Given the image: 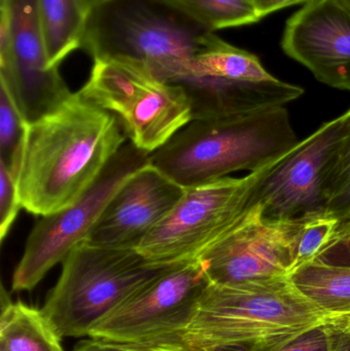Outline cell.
Here are the masks:
<instances>
[{"instance_id":"14","label":"cell","mask_w":350,"mask_h":351,"mask_svg":"<svg viewBox=\"0 0 350 351\" xmlns=\"http://www.w3.org/2000/svg\"><path fill=\"white\" fill-rule=\"evenodd\" d=\"M185 190L150 162L119 187L84 241L113 249H137L170 214Z\"/></svg>"},{"instance_id":"18","label":"cell","mask_w":350,"mask_h":351,"mask_svg":"<svg viewBox=\"0 0 350 351\" xmlns=\"http://www.w3.org/2000/svg\"><path fill=\"white\" fill-rule=\"evenodd\" d=\"M291 278L327 313L350 319V266L310 262L294 271Z\"/></svg>"},{"instance_id":"19","label":"cell","mask_w":350,"mask_h":351,"mask_svg":"<svg viewBox=\"0 0 350 351\" xmlns=\"http://www.w3.org/2000/svg\"><path fill=\"white\" fill-rule=\"evenodd\" d=\"M211 30L246 26L261 20L252 0H171Z\"/></svg>"},{"instance_id":"20","label":"cell","mask_w":350,"mask_h":351,"mask_svg":"<svg viewBox=\"0 0 350 351\" xmlns=\"http://www.w3.org/2000/svg\"><path fill=\"white\" fill-rule=\"evenodd\" d=\"M26 129V121L8 90L0 84V162L16 177V180Z\"/></svg>"},{"instance_id":"28","label":"cell","mask_w":350,"mask_h":351,"mask_svg":"<svg viewBox=\"0 0 350 351\" xmlns=\"http://www.w3.org/2000/svg\"><path fill=\"white\" fill-rule=\"evenodd\" d=\"M328 330L331 351H350V338L345 325L330 326Z\"/></svg>"},{"instance_id":"29","label":"cell","mask_w":350,"mask_h":351,"mask_svg":"<svg viewBox=\"0 0 350 351\" xmlns=\"http://www.w3.org/2000/svg\"><path fill=\"white\" fill-rule=\"evenodd\" d=\"M106 1H108V0H82V4H84L88 14H90L97 6L101 5V4Z\"/></svg>"},{"instance_id":"24","label":"cell","mask_w":350,"mask_h":351,"mask_svg":"<svg viewBox=\"0 0 350 351\" xmlns=\"http://www.w3.org/2000/svg\"><path fill=\"white\" fill-rule=\"evenodd\" d=\"M22 208L16 189V177L0 164V241L3 243Z\"/></svg>"},{"instance_id":"1","label":"cell","mask_w":350,"mask_h":351,"mask_svg":"<svg viewBox=\"0 0 350 351\" xmlns=\"http://www.w3.org/2000/svg\"><path fill=\"white\" fill-rule=\"evenodd\" d=\"M116 115L79 93L27 123L16 189L22 208L36 216L73 204L127 141Z\"/></svg>"},{"instance_id":"33","label":"cell","mask_w":350,"mask_h":351,"mask_svg":"<svg viewBox=\"0 0 350 351\" xmlns=\"http://www.w3.org/2000/svg\"><path fill=\"white\" fill-rule=\"evenodd\" d=\"M329 340H330V339H329ZM330 351H331V350H330Z\"/></svg>"},{"instance_id":"4","label":"cell","mask_w":350,"mask_h":351,"mask_svg":"<svg viewBox=\"0 0 350 351\" xmlns=\"http://www.w3.org/2000/svg\"><path fill=\"white\" fill-rule=\"evenodd\" d=\"M285 107L193 119L150 154L152 166L184 188L258 172L298 143Z\"/></svg>"},{"instance_id":"11","label":"cell","mask_w":350,"mask_h":351,"mask_svg":"<svg viewBox=\"0 0 350 351\" xmlns=\"http://www.w3.org/2000/svg\"><path fill=\"white\" fill-rule=\"evenodd\" d=\"M349 110L324 123L267 167L249 199L265 220H305L327 214L326 180Z\"/></svg>"},{"instance_id":"21","label":"cell","mask_w":350,"mask_h":351,"mask_svg":"<svg viewBox=\"0 0 350 351\" xmlns=\"http://www.w3.org/2000/svg\"><path fill=\"white\" fill-rule=\"evenodd\" d=\"M326 194L327 215L341 219L350 214V115L329 168Z\"/></svg>"},{"instance_id":"25","label":"cell","mask_w":350,"mask_h":351,"mask_svg":"<svg viewBox=\"0 0 350 351\" xmlns=\"http://www.w3.org/2000/svg\"><path fill=\"white\" fill-rule=\"evenodd\" d=\"M314 261L330 265L350 266V214L339 219L330 243Z\"/></svg>"},{"instance_id":"9","label":"cell","mask_w":350,"mask_h":351,"mask_svg":"<svg viewBox=\"0 0 350 351\" xmlns=\"http://www.w3.org/2000/svg\"><path fill=\"white\" fill-rule=\"evenodd\" d=\"M150 162L149 154L131 142L125 143L73 204L41 217L27 239L24 254L12 276V290H33L51 268L62 263L86 239L119 187Z\"/></svg>"},{"instance_id":"23","label":"cell","mask_w":350,"mask_h":351,"mask_svg":"<svg viewBox=\"0 0 350 351\" xmlns=\"http://www.w3.org/2000/svg\"><path fill=\"white\" fill-rule=\"evenodd\" d=\"M338 221L339 219L327 214L303 220L296 245L294 271L318 258L330 243Z\"/></svg>"},{"instance_id":"30","label":"cell","mask_w":350,"mask_h":351,"mask_svg":"<svg viewBox=\"0 0 350 351\" xmlns=\"http://www.w3.org/2000/svg\"><path fill=\"white\" fill-rule=\"evenodd\" d=\"M345 330H347V334H349L350 338V322L347 325H345Z\"/></svg>"},{"instance_id":"13","label":"cell","mask_w":350,"mask_h":351,"mask_svg":"<svg viewBox=\"0 0 350 351\" xmlns=\"http://www.w3.org/2000/svg\"><path fill=\"white\" fill-rule=\"evenodd\" d=\"M303 220L271 221L253 206L199 258L210 284L234 285L291 276Z\"/></svg>"},{"instance_id":"31","label":"cell","mask_w":350,"mask_h":351,"mask_svg":"<svg viewBox=\"0 0 350 351\" xmlns=\"http://www.w3.org/2000/svg\"><path fill=\"white\" fill-rule=\"evenodd\" d=\"M341 1H342L343 3H345L350 10V0H341Z\"/></svg>"},{"instance_id":"32","label":"cell","mask_w":350,"mask_h":351,"mask_svg":"<svg viewBox=\"0 0 350 351\" xmlns=\"http://www.w3.org/2000/svg\"><path fill=\"white\" fill-rule=\"evenodd\" d=\"M0 351H8V350H6V348H4V346H2V344H0Z\"/></svg>"},{"instance_id":"3","label":"cell","mask_w":350,"mask_h":351,"mask_svg":"<svg viewBox=\"0 0 350 351\" xmlns=\"http://www.w3.org/2000/svg\"><path fill=\"white\" fill-rule=\"evenodd\" d=\"M223 39L171 0H108L88 14L82 47L92 59H127L176 84L195 58Z\"/></svg>"},{"instance_id":"5","label":"cell","mask_w":350,"mask_h":351,"mask_svg":"<svg viewBox=\"0 0 350 351\" xmlns=\"http://www.w3.org/2000/svg\"><path fill=\"white\" fill-rule=\"evenodd\" d=\"M62 264L59 280L41 308L61 339L88 337L96 324L168 267L152 265L136 249L86 241L78 243Z\"/></svg>"},{"instance_id":"7","label":"cell","mask_w":350,"mask_h":351,"mask_svg":"<svg viewBox=\"0 0 350 351\" xmlns=\"http://www.w3.org/2000/svg\"><path fill=\"white\" fill-rule=\"evenodd\" d=\"M266 168L186 188L170 214L136 250L156 266L199 259L248 213L251 194Z\"/></svg>"},{"instance_id":"10","label":"cell","mask_w":350,"mask_h":351,"mask_svg":"<svg viewBox=\"0 0 350 351\" xmlns=\"http://www.w3.org/2000/svg\"><path fill=\"white\" fill-rule=\"evenodd\" d=\"M0 84L26 123L61 107L73 93L47 58L38 0H0Z\"/></svg>"},{"instance_id":"15","label":"cell","mask_w":350,"mask_h":351,"mask_svg":"<svg viewBox=\"0 0 350 351\" xmlns=\"http://www.w3.org/2000/svg\"><path fill=\"white\" fill-rule=\"evenodd\" d=\"M285 53L323 84L350 92V10L341 0H310L288 20Z\"/></svg>"},{"instance_id":"22","label":"cell","mask_w":350,"mask_h":351,"mask_svg":"<svg viewBox=\"0 0 350 351\" xmlns=\"http://www.w3.org/2000/svg\"><path fill=\"white\" fill-rule=\"evenodd\" d=\"M72 351H219L197 346L185 339L182 331L168 332L135 342H113L102 339L82 340Z\"/></svg>"},{"instance_id":"12","label":"cell","mask_w":350,"mask_h":351,"mask_svg":"<svg viewBox=\"0 0 350 351\" xmlns=\"http://www.w3.org/2000/svg\"><path fill=\"white\" fill-rule=\"evenodd\" d=\"M209 284L199 260L168 266L96 324L88 338L135 342L184 331Z\"/></svg>"},{"instance_id":"27","label":"cell","mask_w":350,"mask_h":351,"mask_svg":"<svg viewBox=\"0 0 350 351\" xmlns=\"http://www.w3.org/2000/svg\"><path fill=\"white\" fill-rule=\"evenodd\" d=\"M259 18L263 19L273 12L295 4L306 3L310 0H252Z\"/></svg>"},{"instance_id":"8","label":"cell","mask_w":350,"mask_h":351,"mask_svg":"<svg viewBox=\"0 0 350 351\" xmlns=\"http://www.w3.org/2000/svg\"><path fill=\"white\" fill-rule=\"evenodd\" d=\"M176 84L186 90L192 121L285 107L304 92L271 75L254 53L224 40L195 58L190 75Z\"/></svg>"},{"instance_id":"16","label":"cell","mask_w":350,"mask_h":351,"mask_svg":"<svg viewBox=\"0 0 350 351\" xmlns=\"http://www.w3.org/2000/svg\"><path fill=\"white\" fill-rule=\"evenodd\" d=\"M39 16L51 67L82 47L88 14L82 0H38Z\"/></svg>"},{"instance_id":"2","label":"cell","mask_w":350,"mask_h":351,"mask_svg":"<svg viewBox=\"0 0 350 351\" xmlns=\"http://www.w3.org/2000/svg\"><path fill=\"white\" fill-rule=\"evenodd\" d=\"M350 319L327 313L291 276L208 285L185 339L219 351H277L304 334Z\"/></svg>"},{"instance_id":"17","label":"cell","mask_w":350,"mask_h":351,"mask_svg":"<svg viewBox=\"0 0 350 351\" xmlns=\"http://www.w3.org/2000/svg\"><path fill=\"white\" fill-rule=\"evenodd\" d=\"M42 311L25 303L2 302L0 344L8 351H64Z\"/></svg>"},{"instance_id":"26","label":"cell","mask_w":350,"mask_h":351,"mask_svg":"<svg viewBox=\"0 0 350 351\" xmlns=\"http://www.w3.org/2000/svg\"><path fill=\"white\" fill-rule=\"evenodd\" d=\"M327 328L312 330L277 351H330V340Z\"/></svg>"},{"instance_id":"6","label":"cell","mask_w":350,"mask_h":351,"mask_svg":"<svg viewBox=\"0 0 350 351\" xmlns=\"http://www.w3.org/2000/svg\"><path fill=\"white\" fill-rule=\"evenodd\" d=\"M78 93L116 115L131 143L149 154L192 121L184 88L132 60L95 59L90 78Z\"/></svg>"}]
</instances>
